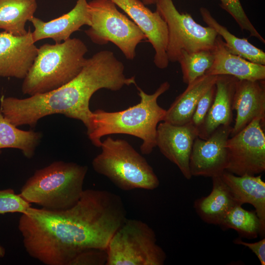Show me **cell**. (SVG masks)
<instances>
[{
    "label": "cell",
    "instance_id": "cell-19",
    "mask_svg": "<svg viewBox=\"0 0 265 265\" xmlns=\"http://www.w3.org/2000/svg\"><path fill=\"white\" fill-rule=\"evenodd\" d=\"M221 177L238 205L253 206L263 226L265 227V183L261 175H236L227 171Z\"/></svg>",
    "mask_w": 265,
    "mask_h": 265
},
{
    "label": "cell",
    "instance_id": "cell-15",
    "mask_svg": "<svg viewBox=\"0 0 265 265\" xmlns=\"http://www.w3.org/2000/svg\"><path fill=\"white\" fill-rule=\"evenodd\" d=\"M236 117L230 136L239 132L256 118L265 122V80H237L233 99Z\"/></svg>",
    "mask_w": 265,
    "mask_h": 265
},
{
    "label": "cell",
    "instance_id": "cell-28",
    "mask_svg": "<svg viewBox=\"0 0 265 265\" xmlns=\"http://www.w3.org/2000/svg\"><path fill=\"white\" fill-rule=\"evenodd\" d=\"M31 207L19 194H16L11 188L0 190V214L26 212Z\"/></svg>",
    "mask_w": 265,
    "mask_h": 265
},
{
    "label": "cell",
    "instance_id": "cell-30",
    "mask_svg": "<svg viewBox=\"0 0 265 265\" xmlns=\"http://www.w3.org/2000/svg\"><path fill=\"white\" fill-rule=\"evenodd\" d=\"M107 259L106 249L89 248L77 255L70 265H106Z\"/></svg>",
    "mask_w": 265,
    "mask_h": 265
},
{
    "label": "cell",
    "instance_id": "cell-9",
    "mask_svg": "<svg viewBox=\"0 0 265 265\" xmlns=\"http://www.w3.org/2000/svg\"><path fill=\"white\" fill-rule=\"evenodd\" d=\"M157 11L168 28L167 55L169 62H178L183 52L212 50L218 35L211 27L198 24L188 13H181L172 0H157Z\"/></svg>",
    "mask_w": 265,
    "mask_h": 265
},
{
    "label": "cell",
    "instance_id": "cell-5",
    "mask_svg": "<svg viewBox=\"0 0 265 265\" xmlns=\"http://www.w3.org/2000/svg\"><path fill=\"white\" fill-rule=\"evenodd\" d=\"M87 167L73 162L55 161L37 170L19 194L25 200L51 211L68 209L80 199Z\"/></svg>",
    "mask_w": 265,
    "mask_h": 265
},
{
    "label": "cell",
    "instance_id": "cell-2",
    "mask_svg": "<svg viewBox=\"0 0 265 265\" xmlns=\"http://www.w3.org/2000/svg\"><path fill=\"white\" fill-rule=\"evenodd\" d=\"M103 86L99 75L91 68L84 66L71 81L54 90L24 99L2 98L0 110L16 127H34L40 119L60 114L80 121L87 132L91 127L93 115L90 100Z\"/></svg>",
    "mask_w": 265,
    "mask_h": 265
},
{
    "label": "cell",
    "instance_id": "cell-33",
    "mask_svg": "<svg viewBox=\"0 0 265 265\" xmlns=\"http://www.w3.org/2000/svg\"><path fill=\"white\" fill-rule=\"evenodd\" d=\"M5 254V248L0 244V258L3 257Z\"/></svg>",
    "mask_w": 265,
    "mask_h": 265
},
{
    "label": "cell",
    "instance_id": "cell-23",
    "mask_svg": "<svg viewBox=\"0 0 265 265\" xmlns=\"http://www.w3.org/2000/svg\"><path fill=\"white\" fill-rule=\"evenodd\" d=\"M37 8L36 0H0V29L16 36L26 34V23Z\"/></svg>",
    "mask_w": 265,
    "mask_h": 265
},
{
    "label": "cell",
    "instance_id": "cell-16",
    "mask_svg": "<svg viewBox=\"0 0 265 265\" xmlns=\"http://www.w3.org/2000/svg\"><path fill=\"white\" fill-rule=\"evenodd\" d=\"M34 30L33 41L51 38L60 43L70 38L71 35L84 25H91L86 0H77L75 7L69 12L52 20L45 22L33 16L30 20Z\"/></svg>",
    "mask_w": 265,
    "mask_h": 265
},
{
    "label": "cell",
    "instance_id": "cell-31",
    "mask_svg": "<svg viewBox=\"0 0 265 265\" xmlns=\"http://www.w3.org/2000/svg\"><path fill=\"white\" fill-rule=\"evenodd\" d=\"M236 244L241 245L248 247L257 256L261 265H265V238L255 242H247L240 238L234 240Z\"/></svg>",
    "mask_w": 265,
    "mask_h": 265
},
{
    "label": "cell",
    "instance_id": "cell-1",
    "mask_svg": "<svg viewBox=\"0 0 265 265\" xmlns=\"http://www.w3.org/2000/svg\"><path fill=\"white\" fill-rule=\"evenodd\" d=\"M126 215L120 196L88 189L74 206L65 210L30 207L21 214L18 229L30 257L46 265H70L84 250L107 249Z\"/></svg>",
    "mask_w": 265,
    "mask_h": 265
},
{
    "label": "cell",
    "instance_id": "cell-25",
    "mask_svg": "<svg viewBox=\"0 0 265 265\" xmlns=\"http://www.w3.org/2000/svg\"><path fill=\"white\" fill-rule=\"evenodd\" d=\"M219 226L224 230L233 229L241 238H256L265 235V227L255 211H248L237 205L225 215Z\"/></svg>",
    "mask_w": 265,
    "mask_h": 265
},
{
    "label": "cell",
    "instance_id": "cell-14",
    "mask_svg": "<svg viewBox=\"0 0 265 265\" xmlns=\"http://www.w3.org/2000/svg\"><path fill=\"white\" fill-rule=\"evenodd\" d=\"M37 52L30 27L24 35L16 36L5 31L0 32V77L24 79Z\"/></svg>",
    "mask_w": 265,
    "mask_h": 265
},
{
    "label": "cell",
    "instance_id": "cell-26",
    "mask_svg": "<svg viewBox=\"0 0 265 265\" xmlns=\"http://www.w3.org/2000/svg\"><path fill=\"white\" fill-rule=\"evenodd\" d=\"M214 59L212 50H201L188 53L183 52L178 62L180 63L183 81L188 84L205 75Z\"/></svg>",
    "mask_w": 265,
    "mask_h": 265
},
{
    "label": "cell",
    "instance_id": "cell-18",
    "mask_svg": "<svg viewBox=\"0 0 265 265\" xmlns=\"http://www.w3.org/2000/svg\"><path fill=\"white\" fill-rule=\"evenodd\" d=\"M238 79L229 75L217 76L215 94L205 121L199 128L198 136L206 139L220 126L233 122V99Z\"/></svg>",
    "mask_w": 265,
    "mask_h": 265
},
{
    "label": "cell",
    "instance_id": "cell-22",
    "mask_svg": "<svg viewBox=\"0 0 265 265\" xmlns=\"http://www.w3.org/2000/svg\"><path fill=\"white\" fill-rule=\"evenodd\" d=\"M199 11L204 22L221 37L230 53L252 62L265 65V53L263 51L250 43L247 38H240L233 34L219 24L206 8L202 7Z\"/></svg>",
    "mask_w": 265,
    "mask_h": 265
},
{
    "label": "cell",
    "instance_id": "cell-20",
    "mask_svg": "<svg viewBox=\"0 0 265 265\" xmlns=\"http://www.w3.org/2000/svg\"><path fill=\"white\" fill-rule=\"evenodd\" d=\"M212 179V186L210 193L196 199L193 208L202 221L209 224L219 225L227 213L238 204L221 176Z\"/></svg>",
    "mask_w": 265,
    "mask_h": 265
},
{
    "label": "cell",
    "instance_id": "cell-21",
    "mask_svg": "<svg viewBox=\"0 0 265 265\" xmlns=\"http://www.w3.org/2000/svg\"><path fill=\"white\" fill-rule=\"evenodd\" d=\"M217 76L205 75L188 84L166 110L163 121L175 125L190 122L198 101L215 84Z\"/></svg>",
    "mask_w": 265,
    "mask_h": 265
},
{
    "label": "cell",
    "instance_id": "cell-10",
    "mask_svg": "<svg viewBox=\"0 0 265 265\" xmlns=\"http://www.w3.org/2000/svg\"><path fill=\"white\" fill-rule=\"evenodd\" d=\"M260 118L252 120L227 141L226 171L238 176L256 175L265 171V134Z\"/></svg>",
    "mask_w": 265,
    "mask_h": 265
},
{
    "label": "cell",
    "instance_id": "cell-29",
    "mask_svg": "<svg viewBox=\"0 0 265 265\" xmlns=\"http://www.w3.org/2000/svg\"><path fill=\"white\" fill-rule=\"evenodd\" d=\"M215 90V84H214L204 93L197 103L190 122L198 130L204 123L212 106Z\"/></svg>",
    "mask_w": 265,
    "mask_h": 265
},
{
    "label": "cell",
    "instance_id": "cell-3",
    "mask_svg": "<svg viewBox=\"0 0 265 265\" xmlns=\"http://www.w3.org/2000/svg\"><path fill=\"white\" fill-rule=\"evenodd\" d=\"M170 86L168 81H165L154 93L148 94L136 85L140 99L138 104L119 111L97 109L93 112L91 127L87 132L92 143L100 147L103 136L127 134L142 140L140 146L142 154L152 153L156 147L158 125L163 121L166 111L159 105L158 99Z\"/></svg>",
    "mask_w": 265,
    "mask_h": 265
},
{
    "label": "cell",
    "instance_id": "cell-7",
    "mask_svg": "<svg viewBox=\"0 0 265 265\" xmlns=\"http://www.w3.org/2000/svg\"><path fill=\"white\" fill-rule=\"evenodd\" d=\"M88 7L91 25L85 33L92 42L99 45L111 42L127 59H133L137 45L147 40L138 26L110 0H92Z\"/></svg>",
    "mask_w": 265,
    "mask_h": 265
},
{
    "label": "cell",
    "instance_id": "cell-24",
    "mask_svg": "<svg viewBox=\"0 0 265 265\" xmlns=\"http://www.w3.org/2000/svg\"><path fill=\"white\" fill-rule=\"evenodd\" d=\"M42 137L41 132L18 129L3 115L0 107V150L19 149L25 157L30 159L34 156Z\"/></svg>",
    "mask_w": 265,
    "mask_h": 265
},
{
    "label": "cell",
    "instance_id": "cell-8",
    "mask_svg": "<svg viewBox=\"0 0 265 265\" xmlns=\"http://www.w3.org/2000/svg\"><path fill=\"white\" fill-rule=\"evenodd\" d=\"M106 265H163L164 251L146 223L127 219L114 234L107 248Z\"/></svg>",
    "mask_w": 265,
    "mask_h": 265
},
{
    "label": "cell",
    "instance_id": "cell-32",
    "mask_svg": "<svg viewBox=\"0 0 265 265\" xmlns=\"http://www.w3.org/2000/svg\"><path fill=\"white\" fill-rule=\"evenodd\" d=\"M145 5L155 4L157 0H141Z\"/></svg>",
    "mask_w": 265,
    "mask_h": 265
},
{
    "label": "cell",
    "instance_id": "cell-11",
    "mask_svg": "<svg viewBox=\"0 0 265 265\" xmlns=\"http://www.w3.org/2000/svg\"><path fill=\"white\" fill-rule=\"evenodd\" d=\"M232 127H219L206 139L194 140L189 159L192 176L212 178L220 176L226 170L228 156L226 147Z\"/></svg>",
    "mask_w": 265,
    "mask_h": 265
},
{
    "label": "cell",
    "instance_id": "cell-12",
    "mask_svg": "<svg viewBox=\"0 0 265 265\" xmlns=\"http://www.w3.org/2000/svg\"><path fill=\"white\" fill-rule=\"evenodd\" d=\"M122 9L138 26L153 46L154 62L159 69L167 67L168 28L166 22L156 11L152 12L139 0H110Z\"/></svg>",
    "mask_w": 265,
    "mask_h": 265
},
{
    "label": "cell",
    "instance_id": "cell-27",
    "mask_svg": "<svg viewBox=\"0 0 265 265\" xmlns=\"http://www.w3.org/2000/svg\"><path fill=\"white\" fill-rule=\"evenodd\" d=\"M220 7L235 20L242 30L248 31L250 36L265 44V40L257 30L246 15L239 0H219Z\"/></svg>",
    "mask_w": 265,
    "mask_h": 265
},
{
    "label": "cell",
    "instance_id": "cell-6",
    "mask_svg": "<svg viewBox=\"0 0 265 265\" xmlns=\"http://www.w3.org/2000/svg\"><path fill=\"white\" fill-rule=\"evenodd\" d=\"M100 148L101 152L92 160L93 168L119 189L153 190L159 186L153 168L126 140L108 136Z\"/></svg>",
    "mask_w": 265,
    "mask_h": 265
},
{
    "label": "cell",
    "instance_id": "cell-4",
    "mask_svg": "<svg viewBox=\"0 0 265 265\" xmlns=\"http://www.w3.org/2000/svg\"><path fill=\"white\" fill-rule=\"evenodd\" d=\"M87 51L84 43L77 38L40 46L33 64L24 79L22 93L29 96L43 94L70 82L81 71Z\"/></svg>",
    "mask_w": 265,
    "mask_h": 265
},
{
    "label": "cell",
    "instance_id": "cell-17",
    "mask_svg": "<svg viewBox=\"0 0 265 265\" xmlns=\"http://www.w3.org/2000/svg\"><path fill=\"white\" fill-rule=\"evenodd\" d=\"M212 51L213 61L205 75H229L238 80L251 81L265 80V65L252 62L230 53L218 35Z\"/></svg>",
    "mask_w": 265,
    "mask_h": 265
},
{
    "label": "cell",
    "instance_id": "cell-13",
    "mask_svg": "<svg viewBox=\"0 0 265 265\" xmlns=\"http://www.w3.org/2000/svg\"><path fill=\"white\" fill-rule=\"evenodd\" d=\"M198 130L190 123L175 125L163 121L157 127L156 146L161 154L174 163L187 180L192 176L189 159Z\"/></svg>",
    "mask_w": 265,
    "mask_h": 265
}]
</instances>
